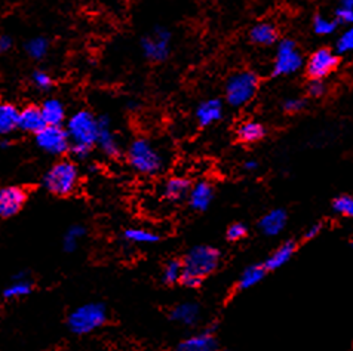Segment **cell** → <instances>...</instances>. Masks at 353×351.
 I'll return each instance as SVG.
<instances>
[{
	"instance_id": "6da1fadb",
	"label": "cell",
	"mask_w": 353,
	"mask_h": 351,
	"mask_svg": "<svg viewBox=\"0 0 353 351\" xmlns=\"http://www.w3.org/2000/svg\"><path fill=\"white\" fill-rule=\"evenodd\" d=\"M64 128L70 138V153L73 158L76 160L90 158L92 149L97 145L98 117L91 110L81 109L67 117Z\"/></svg>"
},
{
	"instance_id": "7a4b0ae2",
	"label": "cell",
	"mask_w": 353,
	"mask_h": 351,
	"mask_svg": "<svg viewBox=\"0 0 353 351\" xmlns=\"http://www.w3.org/2000/svg\"><path fill=\"white\" fill-rule=\"evenodd\" d=\"M81 172L73 160L60 159L42 177L43 189L57 198H68L79 187Z\"/></svg>"
},
{
	"instance_id": "3957f363",
	"label": "cell",
	"mask_w": 353,
	"mask_h": 351,
	"mask_svg": "<svg viewBox=\"0 0 353 351\" xmlns=\"http://www.w3.org/2000/svg\"><path fill=\"white\" fill-rule=\"evenodd\" d=\"M126 160H128L132 171L144 175V177H154L163 169V158L161 151L144 136H139V138L131 141L128 150H126Z\"/></svg>"
},
{
	"instance_id": "277c9868",
	"label": "cell",
	"mask_w": 353,
	"mask_h": 351,
	"mask_svg": "<svg viewBox=\"0 0 353 351\" xmlns=\"http://www.w3.org/2000/svg\"><path fill=\"white\" fill-rule=\"evenodd\" d=\"M107 320V310L100 302H88L68 316V329L76 335H88L100 329Z\"/></svg>"
},
{
	"instance_id": "5b68a950",
	"label": "cell",
	"mask_w": 353,
	"mask_h": 351,
	"mask_svg": "<svg viewBox=\"0 0 353 351\" xmlns=\"http://www.w3.org/2000/svg\"><path fill=\"white\" fill-rule=\"evenodd\" d=\"M225 101L232 107L247 105L259 91V76L251 70H243L230 76L225 83Z\"/></svg>"
},
{
	"instance_id": "8992f818",
	"label": "cell",
	"mask_w": 353,
	"mask_h": 351,
	"mask_svg": "<svg viewBox=\"0 0 353 351\" xmlns=\"http://www.w3.org/2000/svg\"><path fill=\"white\" fill-rule=\"evenodd\" d=\"M181 264L184 273L205 279L219 268L220 252L210 245L194 246L185 253Z\"/></svg>"
},
{
	"instance_id": "52a82bcc",
	"label": "cell",
	"mask_w": 353,
	"mask_h": 351,
	"mask_svg": "<svg viewBox=\"0 0 353 351\" xmlns=\"http://www.w3.org/2000/svg\"><path fill=\"white\" fill-rule=\"evenodd\" d=\"M172 34L166 27L158 25L143 36L140 46L143 55L152 63H163L171 55Z\"/></svg>"
},
{
	"instance_id": "ba28073f",
	"label": "cell",
	"mask_w": 353,
	"mask_h": 351,
	"mask_svg": "<svg viewBox=\"0 0 353 351\" xmlns=\"http://www.w3.org/2000/svg\"><path fill=\"white\" fill-rule=\"evenodd\" d=\"M34 142L39 150L49 156H55V158H61V156L70 153L72 145L64 126L49 125L34 135Z\"/></svg>"
},
{
	"instance_id": "9c48e42d",
	"label": "cell",
	"mask_w": 353,
	"mask_h": 351,
	"mask_svg": "<svg viewBox=\"0 0 353 351\" xmlns=\"http://www.w3.org/2000/svg\"><path fill=\"white\" fill-rule=\"evenodd\" d=\"M303 65V56L296 42L283 39L279 42L273 61V76H290L297 73Z\"/></svg>"
},
{
	"instance_id": "30bf717a",
	"label": "cell",
	"mask_w": 353,
	"mask_h": 351,
	"mask_svg": "<svg viewBox=\"0 0 353 351\" xmlns=\"http://www.w3.org/2000/svg\"><path fill=\"white\" fill-rule=\"evenodd\" d=\"M339 63V56L334 51L330 50V47H321V50L310 55L306 70L310 79L323 81L327 76L336 70Z\"/></svg>"
},
{
	"instance_id": "8fae6325",
	"label": "cell",
	"mask_w": 353,
	"mask_h": 351,
	"mask_svg": "<svg viewBox=\"0 0 353 351\" xmlns=\"http://www.w3.org/2000/svg\"><path fill=\"white\" fill-rule=\"evenodd\" d=\"M28 193L21 185H5L0 187V218H12L21 212L27 203Z\"/></svg>"
},
{
	"instance_id": "7c38bea8",
	"label": "cell",
	"mask_w": 353,
	"mask_h": 351,
	"mask_svg": "<svg viewBox=\"0 0 353 351\" xmlns=\"http://www.w3.org/2000/svg\"><path fill=\"white\" fill-rule=\"evenodd\" d=\"M95 147H98V150L109 159H116L121 156V142L113 129L109 116L98 117V136Z\"/></svg>"
},
{
	"instance_id": "4fadbf2b",
	"label": "cell",
	"mask_w": 353,
	"mask_h": 351,
	"mask_svg": "<svg viewBox=\"0 0 353 351\" xmlns=\"http://www.w3.org/2000/svg\"><path fill=\"white\" fill-rule=\"evenodd\" d=\"M215 328L205 330V332L192 335L183 339L181 343L175 347V351H219L217 338L214 335Z\"/></svg>"
},
{
	"instance_id": "5bb4252c",
	"label": "cell",
	"mask_w": 353,
	"mask_h": 351,
	"mask_svg": "<svg viewBox=\"0 0 353 351\" xmlns=\"http://www.w3.org/2000/svg\"><path fill=\"white\" fill-rule=\"evenodd\" d=\"M46 126L43 116L41 111V107L34 104H28L23 109H19L18 116V129L26 134L36 135L39 131L43 129Z\"/></svg>"
},
{
	"instance_id": "9a60e30c",
	"label": "cell",
	"mask_w": 353,
	"mask_h": 351,
	"mask_svg": "<svg viewBox=\"0 0 353 351\" xmlns=\"http://www.w3.org/2000/svg\"><path fill=\"white\" fill-rule=\"evenodd\" d=\"M41 111L43 120L49 126H64L67 120V109L65 104L55 96H49L41 105Z\"/></svg>"
},
{
	"instance_id": "2e32d148",
	"label": "cell",
	"mask_w": 353,
	"mask_h": 351,
	"mask_svg": "<svg viewBox=\"0 0 353 351\" xmlns=\"http://www.w3.org/2000/svg\"><path fill=\"white\" fill-rule=\"evenodd\" d=\"M196 120H198L199 126L207 128L214 123H217L223 117V104L217 98H210L202 101L198 109H196Z\"/></svg>"
},
{
	"instance_id": "e0dca14e",
	"label": "cell",
	"mask_w": 353,
	"mask_h": 351,
	"mask_svg": "<svg viewBox=\"0 0 353 351\" xmlns=\"http://www.w3.org/2000/svg\"><path fill=\"white\" fill-rule=\"evenodd\" d=\"M188 198L194 211H207L214 200V187L208 181H199L192 185Z\"/></svg>"
},
{
	"instance_id": "ac0fdd59",
	"label": "cell",
	"mask_w": 353,
	"mask_h": 351,
	"mask_svg": "<svg viewBox=\"0 0 353 351\" xmlns=\"http://www.w3.org/2000/svg\"><path fill=\"white\" fill-rule=\"evenodd\" d=\"M288 221V215L287 212L283 209H273L270 212H268L266 215H263L259 227L261 230L263 234L266 236H278V234L285 228Z\"/></svg>"
},
{
	"instance_id": "d6986e66",
	"label": "cell",
	"mask_w": 353,
	"mask_h": 351,
	"mask_svg": "<svg viewBox=\"0 0 353 351\" xmlns=\"http://www.w3.org/2000/svg\"><path fill=\"white\" fill-rule=\"evenodd\" d=\"M201 316V307L198 302H181L171 311V319L184 326H193L198 323Z\"/></svg>"
},
{
	"instance_id": "ffe728a7",
	"label": "cell",
	"mask_w": 353,
	"mask_h": 351,
	"mask_svg": "<svg viewBox=\"0 0 353 351\" xmlns=\"http://www.w3.org/2000/svg\"><path fill=\"white\" fill-rule=\"evenodd\" d=\"M192 189L190 181L183 177H172L166 180L162 189V194L166 200L170 202H180L184 198L189 196V191Z\"/></svg>"
},
{
	"instance_id": "44dd1931",
	"label": "cell",
	"mask_w": 353,
	"mask_h": 351,
	"mask_svg": "<svg viewBox=\"0 0 353 351\" xmlns=\"http://www.w3.org/2000/svg\"><path fill=\"white\" fill-rule=\"evenodd\" d=\"M296 251H297V243L296 242H292V240L283 242L282 245L266 259V262H264V267H266L268 271H273V270L281 268L282 266H285L287 262L294 257Z\"/></svg>"
},
{
	"instance_id": "7402d4cb",
	"label": "cell",
	"mask_w": 353,
	"mask_h": 351,
	"mask_svg": "<svg viewBox=\"0 0 353 351\" xmlns=\"http://www.w3.org/2000/svg\"><path fill=\"white\" fill-rule=\"evenodd\" d=\"M19 109L12 103H0V136H9L18 129Z\"/></svg>"
},
{
	"instance_id": "603a6c76",
	"label": "cell",
	"mask_w": 353,
	"mask_h": 351,
	"mask_svg": "<svg viewBox=\"0 0 353 351\" xmlns=\"http://www.w3.org/2000/svg\"><path fill=\"white\" fill-rule=\"evenodd\" d=\"M250 41L259 46H272L278 41V30L272 23H259L250 30Z\"/></svg>"
},
{
	"instance_id": "cb8c5ba5",
	"label": "cell",
	"mask_w": 353,
	"mask_h": 351,
	"mask_svg": "<svg viewBox=\"0 0 353 351\" xmlns=\"http://www.w3.org/2000/svg\"><path fill=\"white\" fill-rule=\"evenodd\" d=\"M266 273H268V270H266V267H264V264H254V266L247 267L242 271V275L238 280L236 289L247 290V289L257 286L264 279V276H266Z\"/></svg>"
},
{
	"instance_id": "d4e9b609",
	"label": "cell",
	"mask_w": 353,
	"mask_h": 351,
	"mask_svg": "<svg viewBox=\"0 0 353 351\" xmlns=\"http://www.w3.org/2000/svg\"><path fill=\"white\" fill-rule=\"evenodd\" d=\"M238 140L243 144H252V142H259L261 141L264 136H266V129L264 126L259 122H243L239 125V128L236 131Z\"/></svg>"
},
{
	"instance_id": "484cf974",
	"label": "cell",
	"mask_w": 353,
	"mask_h": 351,
	"mask_svg": "<svg viewBox=\"0 0 353 351\" xmlns=\"http://www.w3.org/2000/svg\"><path fill=\"white\" fill-rule=\"evenodd\" d=\"M32 289H33V284L30 281V279H28L26 275H18L5 289L3 295L8 299H18V298H24L27 295H30Z\"/></svg>"
},
{
	"instance_id": "4316f807",
	"label": "cell",
	"mask_w": 353,
	"mask_h": 351,
	"mask_svg": "<svg viewBox=\"0 0 353 351\" xmlns=\"http://www.w3.org/2000/svg\"><path fill=\"white\" fill-rule=\"evenodd\" d=\"M123 237L126 242L135 243V245H152V243L159 242V234H156L152 230L132 227L123 231Z\"/></svg>"
},
{
	"instance_id": "83f0119b",
	"label": "cell",
	"mask_w": 353,
	"mask_h": 351,
	"mask_svg": "<svg viewBox=\"0 0 353 351\" xmlns=\"http://www.w3.org/2000/svg\"><path fill=\"white\" fill-rule=\"evenodd\" d=\"M49 41L43 36H36L32 37L30 41H27L26 46H24V51L26 54L32 58L34 61H41L43 58L49 54Z\"/></svg>"
},
{
	"instance_id": "f1b7e54d",
	"label": "cell",
	"mask_w": 353,
	"mask_h": 351,
	"mask_svg": "<svg viewBox=\"0 0 353 351\" xmlns=\"http://www.w3.org/2000/svg\"><path fill=\"white\" fill-rule=\"evenodd\" d=\"M86 228L81 224H74L70 228H68L64 234L63 239V248L65 252H74L79 246V242L85 237Z\"/></svg>"
},
{
	"instance_id": "f546056e",
	"label": "cell",
	"mask_w": 353,
	"mask_h": 351,
	"mask_svg": "<svg viewBox=\"0 0 353 351\" xmlns=\"http://www.w3.org/2000/svg\"><path fill=\"white\" fill-rule=\"evenodd\" d=\"M30 82L34 89H37L39 92H49L55 85L52 74L46 70H42V68H37V70L32 73Z\"/></svg>"
},
{
	"instance_id": "4dcf8cb0",
	"label": "cell",
	"mask_w": 353,
	"mask_h": 351,
	"mask_svg": "<svg viewBox=\"0 0 353 351\" xmlns=\"http://www.w3.org/2000/svg\"><path fill=\"white\" fill-rule=\"evenodd\" d=\"M313 32H315L318 36H330L337 30L339 23L336 21V18H328L325 15H315L313 18Z\"/></svg>"
},
{
	"instance_id": "1f68e13d",
	"label": "cell",
	"mask_w": 353,
	"mask_h": 351,
	"mask_svg": "<svg viewBox=\"0 0 353 351\" xmlns=\"http://www.w3.org/2000/svg\"><path fill=\"white\" fill-rule=\"evenodd\" d=\"M183 275V264L181 261L171 259L165 264L163 271H162V280L166 285H174V284H180V279Z\"/></svg>"
},
{
	"instance_id": "d6a6232c",
	"label": "cell",
	"mask_w": 353,
	"mask_h": 351,
	"mask_svg": "<svg viewBox=\"0 0 353 351\" xmlns=\"http://www.w3.org/2000/svg\"><path fill=\"white\" fill-rule=\"evenodd\" d=\"M332 211L339 213V215L353 218V196L343 194V196L336 198L332 200Z\"/></svg>"
},
{
	"instance_id": "836d02e7",
	"label": "cell",
	"mask_w": 353,
	"mask_h": 351,
	"mask_svg": "<svg viewBox=\"0 0 353 351\" xmlns=\"http://www.w3.org/2000/svg\"><path fill=\"white\" fill-rule=\"evenodd\" d=\"M334 14L339 24L353 25V0H340Z\"/></svg>"
},
{
	"instance_id": "e575fe53",
	"label": "cell",
	"mask_w": 353,
	"mask_h": 351,
	"mask_svg": "<svg viewBox=\"0 0 353 351\" xmlns=\"http://www.w3.org/2000/svg\"><path fill=\"white\" fill-rule=\"evenodd\" d=\"M336 46L340 54H347L353 51V25L346 28V30L340 34Z\"/></svg>"
},
{
	"instance_id": "d590c367",
	"label": "cell",
	"mask_w": 353,
	"mask_h": 351,
	"mask_svg": "<svg viewBox=\"0 0 353 351\" xmlns=\"http://www.w3.org/2000/svg\"><path fill=\"white\" fill-rule=\"evenodd\" d=\"M247 226H243L242 222H234L232 224V226L228 228V233H225V236H228V239L230 242H238L241 239H243L245 236H247Z\"/></svg>"
},
{
	"instance_id": "8d00e7d4",
	"label": "cell",
	"mask_w": 353,
	"mask_h": 351,
	"mask_svg": "<svg viewBox=\"0 0 353 351\" xmlns=\"http://www.w3.org/2000/svg\"><path fill=\"white\" fill-rule=\"evenodd\" d=\"M325 92H327V86L323 83V81L312 79L310 83L307 85V94L312 96V98H321V96L325 95Z\"/></svg>"
},
{
	"instance_id": "74e56055",
	"label": "cell",
	"mask_w": 353,
	"mask_h": 351,
	"mask_svg": "<svg viewBox=\"0 0 353 351\" xmlns=\"http://www.w3.org/2000/svg\"><path fill=\"white\" fill-rule=\"evenodd\" d=\"M306 107V101L303 98H288L283 103V110L290 114H296L305 110Z\"/></svg>"
},
{
	"instance_id": "f35d334b",
	"label": "cell",
	"mask_w": 353,
	"mask_h": 351,
	"mask_svg": "<svg viewBox=\"0 0 353 351\" xmlns=\"http://www.w3.org/2000/svg\"><path fill=\"white\" fill-rule=\"evenodd\" d=\"M14 41L9 34H0V54H8L12 50Z\"/></svg>"
},
{
	"instance_id": "ab89813d",
	"label": "cell",
	"mask_w": 353,
	"mask_h": 351,
	"mask_svg": "<svg viewBox=\"0 0 353 351\" xmlns=\"http://www.w3.org/2000/svg\"><path fill=\"white\" fill-rule=\"evenodd\" d=\"M321 230H322V224H313V226H310L306 231H305V239L306 240H312V239H315L318 234L321 233Z\"/></svg>"
},
{
	"instance_id": "60d3db41",
	"label": "cell",
	"mask_w": 353,
	"mask_h": 351,
	"mask_svg": "<svg viewBox=\"0 0 353 351\" xmlns=\"http://www.w3.org/2000/svg\"><path fill=\"white\" fill-rule=\"evenodd\" d=\"M243 169H245V171H250V172H252V171H257V169H259V162H257V160H254V159L245 160V163H243Z\"/></svg>"
},
{
	"instance_id": "b9f144b4",
	"label": "cell",
	"mask_w": 353,
	"mask_h": 351,
	"mask_svg": "<svg viewBox=\"0 0 353 351\" xmlns=\"http://www.w3.org/2000/svg\"><path fill=\"white\" fill-rule=\"evenodd\" d=\"M352 246H353V242H352Z\"/></svg>"
}]
</instances>
